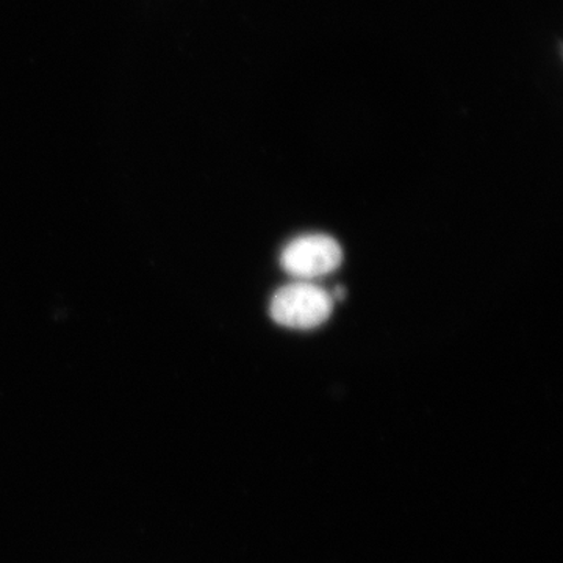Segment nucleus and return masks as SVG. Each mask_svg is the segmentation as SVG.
Wrapping results in <instances>:
<instances>
[{
  "mask_svg": "<svg viewBox=\"0 0 563 563\" xmlns=\"http://www.w3.org/2000/svg\"><path fill=\"white\" fill-rule=\"evenodd\" d=\"M332 309V296L307 280L285 285L269 303V313L277 324L302 331L328 321Z\"/></svg>",
  "mask_w": 563,
  "mask_h": 563,
  "instance_id": "obj_1",
  "label": "nucleus"
},
{
  "mask_svg": "<svg viewBox=\"0 0 563 563\" xmlns=\"http://www.w3.org/2000/svg\"><path fill=\"white\" fill-rule=\"evenodd\" d=\"M342 261L340 244L332 236L322 233L298 236L280 254L282 268L302 280L331 274L339 268Z\"/></svg>",
  "mask_w": 563,
  "mask_h": 563,
  "instance_id": "obj_2",
  "label": "nucleus"
}]
</instances>
